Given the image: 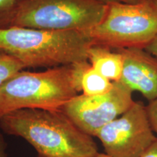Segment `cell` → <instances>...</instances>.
Returning a JSON list of instances; mask_svg holds the SVG:
<instances>
[{
  "instance_id": "cell-1",
  "label": "cell",
  "mask_w": 157,
  "mask_h": 157,
  "mask_svg": "<svg viewBox=\"0 0 157 157\" xmlns=\"http://www.w3.org/2000/svg\"><path fill=\"white\" fill-rule=\"evenodd\" d=\"M0 128L22 137L40 157H94L93 137L78 128L60 109H20L0 118Z\"/></svg>"
},
{
  "instance_id": "cell-2",
  "label": "cell",
  "mask_w": 157,
  "mask_h": 157,
  "mask_svg": "<svg viewBox=\"0 0 157 157\" xmlns=\"http://www.w3.org/2000/svg\"><path fill=\"white\" fill-rule=\"evenodd\" d=\"M92 45L88 34L81 31L0 29V51L17 59L25 68H50L86 61Z\"/></svg>"
},
{
  "instance_id": "cell-3",
  "label": "cell",
  "mask_w": 157,
  "mask_h": 157,
  "mask_svg": "<svg viewBox=\"0 0 157 157\" xmlns=\"http://www.w3.org/2000/svg\"><path fill=\"white\" fill-rule=\"evenodd\" d=\"M79 93L73 64L39 72L21 70L0 86V118L20 109L59 110Z\"/></svg>"
},
{
  "instance_id": "cell-4",
  "label": "cell",
  "mask_w": 157,
  "mask_h": 157,
  "mask_svg": "<svg viewBox=\"0 0 157 157\" xmlns=\"http://www.w3.org/2000/svg\"><path fill=\"white\" fill-rule=\"evenodd\" d=\"M107 9L101 0H19L10 27L87 33L101 22Z\"/></svg>"
},
{
  "instance_id": "cell-5",
  "label": "cell",
  "mask_w": 157,
  "mask_h": 157,
  "mask_svg": "<svg viewBox=\"0 0 157 157\" xmlns=\"http://www.w3.org/2000/svg\"><path fill=\"white\" fill-rule=\"evenodd\" d=\"M87 34L93 45L145 49L157 36V8L147 0L109 4L101 22Z\"/></svg>"
},
{
  "instance_id": "cell-6",
  "label": "cell",
  "mask_w": 157,
  "mask_h": 157,
  "mask_svg": "<svg viewBox=\"0 0 157 157\" xmlns=\"http://www.w3.org/2000/svg\"><path fill=\"white\" fill-rule=\"evenodd\" d=\"M140 101L103 127L96 135L111 157H141L157 140Z\"/></svg>"
},
{
  "instance_id": "cell-7",
  "label": "cell",
  "mask_w": 157,
  "mask_h": 157,
  "mask_svg": "<svg viewBox=\"0 0 157 157\" xmlns=\"http://www.w3.org/2000/svg\"><path fill=\"white\" fill-rule=\"evenodd\" d=\"M133 92L120 81L113 82L109 93L87 96L78 94L60 110L83 132L92 137L127 111L135 101Z\"/></svg>"
},
{
  "instance_id": "cell-8",
  "label": "cell",
  "mask_w": 157,
  "mask_h": 157,
  "mask_svg": "<svg viewBox=\"0 0 157 157\" xmlns=\"http://www.w3.org/2000/svg\"><path fill=\"white\" fill-rule=\"evenodd\" d=\"M123 56L120 82L150 102L157 98V58L145 49L117 50Z\"/></svg>"
},
{
  "instance_id": "cell-9",
  "label": "cell",
  "mask_w": 157,
  "mask_h": 157,
  "mask_svg": "<svg viewBox=\"0 0 157 157\" xmlns=\"http://www.w3.org/2000/svg\"><path fill=\"white\" fill-rule=\"evenodd\" d=\"M88 61L94 69L111 82L120 81L124 60L119 51L100 45H92L88 51Z\"/></svg>"
},
{
  "instance_id": "cell-10",
  "label": "cell",
  "mask_w": 157,
  "mask_h": 157,
  "mask_svg": "<svg viewBox=\"0 0 157 157\" xmlns=\"http://www.w3.org/2000/svg\"><path fill=\"white\" fill-rule=\"evenodd\" d=\"M80 93L87 96L101 95L112 89L113 82L94 69L88 60L73 64Z\"/></svg>"
},
{
  "instance_id": "cell-11",
  "label": "cell",
  "mask_w": 157,
  "mask_h": 157,
  "mask_svg": "<svg viewBox=\"0 0 157 157\" xmlns=\"http://www.w3.org/2000/svg\"><path fill=\"white\" fill-rule=\"evenodd\" d=\"M25 69L24 66L14 57L0 51V86L21 70Z\"/></svg>"
},
{
  "instance_id": "cell-12",
  "label": "cell",
  "mask_w": 157,
  "mask_h": 157,
  "mask_svg": "<svg viewBox=\"0 0 157 157\" xmlns=\"http://www.w3.org/2000/svg\"><path fill=\"white\" fill-rule=\"evenodd\" d=\"M19 0H0V29H7L10 23Z\"/></svg>"
},
{
  "instance_id": "cell-13",
  "label": "cell",
  "mask_w": 157,
  "mask_h": 157,
  "mask_svg": "<svg viewBox=\"0 0 157 157\" xmlns=\"http://www.w3.org/2000/svg\"><path fill=\"white\" fill-rule=\"evenodd\" d=\"M146 108L151 126L157 135V98L149 102Z\"/></svg>"
},
{
  "instance_id": "cell-14",
  "label": "cell",
  "mask_w": 157,
  "mask_h": 157,
  "mask_svg": "<svg viewBox=\"0 0 157 157\" xmlns=\"http://www.w3.org/2000/svg\"><path fill=\"white\" fill-rule=\"evenodd\" d=\"M7 150V143L3 135L0 133V157H9Z\"/></svg>"
},
{
  "instance_id": "cell-15",
  "label": "cell",
  "mask_w": 157,
  "mask_h": 157,
  "mask_svg": "<svg viewBox=\"0 0 157 157\" xmlns=\"http://www.w3.org/2000/svg\"><path fill=\"white\" fill-rule=\"evenodd\" d=\"M145 50L148 51L149 53L157 58V36L154 39V40L145 48Z\"/></svg>"
},
{
  "instance_id": "cell-16",
  "label": "cell",
  "mask_w": 157,
  "mask_h": 157,
  "mask_svg": "<svg viewBox=\"0 0 157 157\" xmlns=\"http://www.w3.org/2000/svg\"><path fill=\"white\" fill-rule=\"evenodd\" d=\"M141 157H157V140Z\"/></svg>"
},
{
  "instance_id": "cell-17",
  "label": "cell",
  "mask_w": 157,
  "mask_h": 157,
  "mask_svg": "<svg viewBox=\"0 0 157 157\" xmlns=\"http://www.w3.org/2000/svg\"><path fill=\"white\" fill-rule=\"evenodd\" d=\"M101 1L103 2L104 3L109 4L113 3V2H125V3H135L137 2L140 0H101Z\"/></svg>"
},
{
  "instance_id": "cell-18",
  "label": "cell",
  "mask_w": 157,
  "mask_h": 157,
  "mask_svg": "<svg viewBox=\"0 0 157 157\" xmlns=\"http://www.w3.org/2000/svg\"><path fill=\"white\" fill-rule=\"evenodd\" d=\"M94 157H111L109 155L105 154V153H98V154H96Z\"/></svg>"
},
{
  "instance_id": "cell-19",
  "label": "cell",
  "mask_w": 157,
  "mask_h": 157,
  "mask_svg": "<svg viewBox=\"0 0 157 157\" xmlns=\"http://www.w3.org/2000/svg\"><path fill=\"white\" fill-rule=\"evenodd\" d=\"M147 1L149 2L151 4H152L155 7L157 8V0H147Z\"/></svg>"
},
{
  "instance_id": "cell-20",
  "label": "cell",
  "mask_w": 157,
  "mask_h": 157,
  "mask_svg": "<svg viewBox=\"0 0 157 157\" xmlns=\"http://www.w3.org/2000/svg\"><path fill=\"white\" fill-rule=\"evenodd\" d=\"M38 157H40V156H38Z\"/></svg>"
}]
</instances>
